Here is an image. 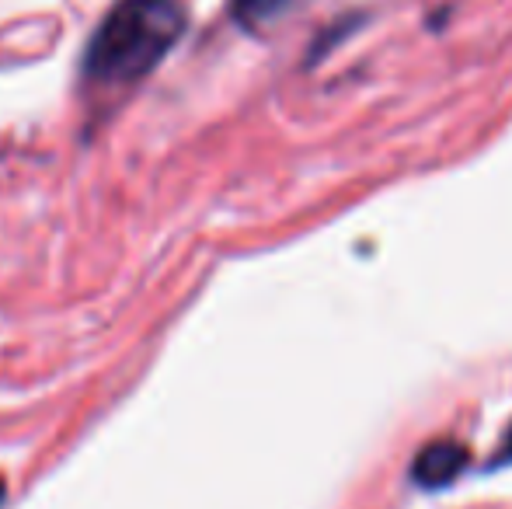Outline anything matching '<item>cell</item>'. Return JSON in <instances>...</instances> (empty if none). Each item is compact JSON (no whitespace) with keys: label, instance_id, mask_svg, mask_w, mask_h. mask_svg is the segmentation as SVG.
Returning <instances> with one entry per match:
<instances>
[{"label":"cell","instance_id":"cell-1","mask_svg":"<svg viewBox=\"0 0 512 509\" xmlns=\"http://www.w3.org/2000/svg\"><path fill=\"white\" fill-rule=\"evenodd\" d=\"M182 0H119L84 49L81 77L88 88H129L143 81L185 35Z\"/></svg>","mask_w":512,"mask_h":509},{"label":"cell","instance_id":"cell-2","mask_svg":"<svg viewBox=\"0 0 512 509\" xmlns=\"http://www.w3.org/2000/svg\"><path fill=\"white\" fill-rule=\"evenodd\" d=\"M467 464H471V454H467L464 443L457 440H432L429 447H422L415 454V461H411V482L418 485V489H446V485H453L460 475L467 471Z\"/></svg>","mask_w":512,"mask_h":509},{"label":"cell","instance_id":"cell-3","mask_svg":"<svg viewBox=\"0 0 512 509\" xmlns=\"http://www.w3.org/2000/svg\"><path fill=\"white\" fill-rule=\"evenodd\" d=\"M293 0H230V14L241 28H265L290 7Z\"/></svg>","mask_w":512,"mask_h":509},{"label":"cell","instance_id":"cell-4","mask_svg":"<svg viewBox=\"0 0 512 509\" xmlns=\"http://www.w3.org/2000/svg\"><path fill=\"white\" fill-rule=\"evenodd\" d=\"M506 464H512V426H509L506 440H502L499 454H495V457H492V464H488V468H506Z\"/></svg>","mask_w":512,"mask_h":509},{"label":"cell","instance_id":"cell-5","mask_svg":"<svg viewBox=\"0 0 512 509\" xmlns=\"http://www.w3.org/2000/svg\"><path fill=\"white\" fill-rule=\"evenodd\" d=\"M4 496H7V485H4V478H0V506H4Z\"/></svg>","mask_w":512,"mask_h":509}]
</instances>
